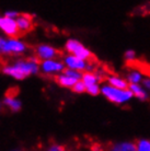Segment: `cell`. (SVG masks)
Returning <instances> with one entry per match:
<instances>
[{
  "mask_svg": "<svg viewBox=\"0 0 150 151\" xmlns=\"http://www.w3.org/2000/svg\"><path fill=\"white\" fill-rule=\"evenodd\" d=\"M40 63L41 60L34 55L26 59H18L11 65H4L2 72L14 79L22 80L31 75L38 73L40 71Z\"/></svg>",
  "mask_w": 150,
  "mask_h": 151,
  "instance_id": "cell-1",
  "label": "cell"
},
{
  "mask_svg": "<svg viewBox=\"0 0 150 151\" xmlns=\"http://www.w3.org/2000/svg\"><path fill=\"white\" fill-rule=\"evenodd\" d=\"M101 93L109 101L115 104H123L133 98V93L129 89H117L110 84H105L101 88Z\"/></svg>",
  "mask_w": 150,
  "mask_h": 151,
  "instance_id": "cell-2",
  "label": "cell"
},
{
  "mask_svg": "<svg viewBox=\"0 0 150 151\" xmlns=\"http://www.w3.org/2000/svg\"><path fill=\"white\" fill-rule=\"evenodd\" d=\"M65 49L67 50L68 54L75 55V56L79 57L86 61H91L94 59L93 55L90 50L87 47H84L82 43H80L78 40H75V38H70L66 42Z\"/></svg>",
  "mask_w": 150,
  "mask_h": 151,
  "instance_id": "cell-3",
  "label": "cell"
},
{
  "mask_svg": "<svg viewBox=\"0 0 150 151\" xmlns=\"http://www.w3.org/2000/svg\"><path fill=\"white\" fill-rule=\"evenodd\" d=\"M27 46L19 37H8L4 43L2 54L4 55H21L25 53Z\"/></svg>",
  "mask_w": 150,
  "mask_h": 151,
  "instance_id": "cell-4",
  "label": "cell"
},
{
  "mask_svg": "<svg viewBox=\"0 0 150 151\" xmlns=\"http://www.w3.org/2000/svg\"><path fill=\"white\" fill-rule=\"evenodd\" d=\"M65 69V65L63 61L55 59H46V60H42L40 63V70L43 73L49 76L58 75L60 72H63Z\"/></svg>",
  "mask_w": 150,
  "mask_h": 151,
  "instance_id": "cell-5",
  "label": "cell"
},
{
  "mask_svg": "<svg viewBox=\"0 0 150 151\" xmlns=\"http://www.w3.org/2000/svg\"><path fill=\"white\" fill-rule=\"evenodd\" d=\"M0 31L8 37H18L20 35L15 19L8 18L6 15H0Z\"/></svg>",
  "mask_w": 150,
  "mask_h": 151,
  "instance_id": "cell-6",
  "label": "cell"
},
{
  "mask_svg": "<svg viewBox=\"0 0 150 151\" xmlns=\"http://www.w3.org/2000/svg\"><path fill=\"white\" fill-rule=\"evenodd\" d=\"M60 53L55 47H53L47 44H40L35 47V56L40 60H46V59H55L59 57Z\"/></svg>",
  "mask_w": 150,
  "mask_h": 151,
  "instance_id": "cell-7",
  "label": "cell"
},
{
  "mask_svg": "<svg viewBox=\"0 0 150 151\" xmlns=\"http://www.w3.org/2000/svg\"><path fill=\"white\" fill-rule=\"evenodd\" d=\"M15 23H17L20 35L29 33L34 27L33 15L29 13H19V15L15 18Z\"/></svg>",
  "mask_w": 150,
  "mask_h": 151,
  "instance_id": "cell-8",
  "label": "cell"
},
{
  "mask_svg": "<svg viewBox=\"0 0 150 151\" xmlns=\"http://www.w3.org/2000/svg\"><path fill=\"white\" fill-rule=\"evenodd\" d=\"M64 65L65 67L70 69H75V70H78V71H84L87 69V64L88 61L83 60L81 58L75 56V55H71V54H68L64 57Z\"/></svg>",
  "mask_w": 150,
  "mask_h": 151,
  "instance_id": "cell-9",
  "label": "cell"
},
{
  "mask_svg": "<svg viewBox=\"0 0 150 151\" xmlns=\"http://www.w3.org/2000/svg\"><path fill=\"white\" fill-rule=\"evenodd\" d=\"M17 94H18V90L17 89H11V90L8 91L7 95L4 98V104L13 112H17V111H19L21 109V102L18 100Z\"/></svg>",
  "mask_w": 150,
  "mask_h": 151,
  "instance_id": "cell-10",
  "label": "cell"
},
{
  "mask_svg": "<svg viewBox=\"0 0 150 151\" xmlns=\"http://www.w3.org/2000/svg\"><path fill=\"white\" fill-rule=\"evenodd\" d=\"M128 89L133 93V96H136V98H138L141 101H147L148 100V93L144 89L143 86H140L139 83H129Z\"/></svg>",
  "mask_w": 150,
  "mask_h": 151,
  "instance_id": "cell-11",
  "label": "cell"
},
{
  "mask_svg": "<svg viewBox=\"0 0 150 151\" xmlns=\"http://www.w3.org/2000/svg\"><path fill=\"white\" fill-rule=\"evenodd\" d=\"M55 81L59 84L60 87L71 88L78 80L74 79V78H71V77H69V76L65 75V73H63V72H60V73H58V75H55Z\"/></svg>",
  "mask_w": 150,
  "mask_h": 151,
  "instance_id": "cell-12",
  "label": "cell"
},
{
  "mask_svg": "<svg viewBox=\"0 0 150 151\" xmlns=\"http://www.w3.org/2000/svg\"><path fill=\"white\" fill-rule=\"evenodd\" d=\"M107 82H109L110 86H112L114 88H117V89H128V86L129 83L127 82V80L123 79L120 77H117V76H109L107 78Z\"/></svg>",
  "mask_w": 150,
  "mask_h": 151,
  "instance_id": "cell-13",
  "label": "cell"
},
{
  "mask_svg": "<svg viewBox=\"0 0 150 151\" xmlns=\"http://www.w3.org/2000/svg\"><path fill=\"white\" fill-rule=\"evenodd\" d=\"M107 151H136V144L134 142H117L110 146Z\"/></svg>",
  "mask_w": 150,
  "mask_h": 151,
  "instance_id": "cell-14",
  "label": "cell"
},
{
  "mask_svg": "<svg viewBox=\"0 0 150 151\" xmlns=\"http://www.w3.org/2000/svg\"><path fill=\"white\" fill-rule=\"evenodd\" d=\"M81 80L82 82L87 86H91V84H94V83H99L101 82V80L99 78V76L93 71H86L81 75Z\"/></svg>",
  "mask_w": 150,
  "mask_h": 151,
  "instance_id": "cell-15",
  "label": "cell"
},
{
  "mask_svg": "<svg viewBox=\"0 0 150 151\" xmlns=\"http://www.w3.org/2000/svg\"><path fill=\"white\" fill-rule=\"evenodd\" d=\"M141 80H143V73L138 69L131 70L127 75V82L129 83H140Z\"/></svg>",
  "mask_w": 150,
  "mask_h": 151,
  "instance_id": "cell-16",
  "label": "cell"
},
{
  "mask_svg": "<svg viewBox=\"0 0 150 151\" xmlns=\"http://www.w3.org/2000/svg\"><path fill=\"white\" fill-rule=\"evenodd\" d=\"M136 151H150V140L141 139L136 142Z\"/></svg>",
  "mask_w": 150,
  "mask_h": 151,
  "instance_id": "cell-17",
  "label": "cell"
},
{
  "mask_svg": "<svg viewBox=\"0 0 150 151\" xmlns=\"http://www.w3.org/2000/svg\"><path fill=\"white\" fill-rule=\"evenodd\" d=\"M63 73L69 76V77H71V78H74V79H76V80L81 79V75H82V72H81V71L75 70V69L67 68V67H65V69L63 70Z\"/></svg>",
  "mask_w": 150,
  "mask_h": 151,
  "instance_id": "cell-18",
  "label": "cell"
},
{
  "mask_svg": "<svg viewBox=\"0 0 150 151\" xmlns=\"http://www.w3.org/2000/svg\"><path fill=\"white\" fill-rule=\"evenodd\" d=\"M86 92H88L90 95H98L101 93V88L99 86V83H94V84H91V86H87L86 87Z\"/></svg>",
  "mask_w": 150,
  "mask_h": 151,
  "instance_id": "cell-19",
  "label": "cell"
},
{
  "mask_svg": "<svg viewBox=\"0 0 150 151\" xmlns=\"http://www.w3.org/2000/svg\"><path fill=\"white\" fill-rule=\"evenodd\" d=\"M71 89L75 93H79V94H80V93L86 92V84L82 82V80L80 79V80H78L74 86H72Z\"/></svg>",
  "mask_w": 150,
  "mask_h": 151,
  "instance_id": "cell-20",
  "label": "cell"
},
{
  "mask_svg": "<svg viewBox=\"0 0 150 151\" xmlns=\"http://www.w3.org/2000/svg\"><path fill=\"white\" fill-rule=\"evenodd\" d=\"M124 58L125 60L128 61V63H131V61H134L136 59V53L135 50H133V49H127L124 54Z\"/></svg>",
  "mask_w": 150,
  "mask_h": 151,
  "instance_id": "cell-21",
  "label": "cell"
},
{
  "mask_svg": "<svg viewBox=\"0 0 150 151\" xmlns=\"http://www.w3.org/2000/svg\"><path fill=\"white\" fill-rule=\"evenodd\" d=\"M46 151H68V150H67V148L64 147V146H61V145L53 144L47 148Z\"/></svg>",
  "mask_w": 150,
  "mask_h": 151,
  "instance_id": "cell-22",
  "label": "cell"
},
{
  "mask_svg": "<svg viewBox=\"0 0 150 151\" xmlns=\"http://www.w3.org/2000/svg\"><path fill=\"white\" fill-rule=\"evenodd\" d=\"M141 83H143V87L145 90L150 91V77H147V78H143L141 80Z\"/></svg>",
  "mask_w": 150,
  "mask_h": 151,
  "instance_id": "cell-23",
  "label": "cell"
},
{
  "mask_svg": "<svg viewBox=\"0 0 150 151\" xmlns=\"http://www.w3.org/2000/svg\"><path fill=\"white\" fill-rule=\"evenodd\" d=\"M4 15L8 17V18H11V19H15V18L19 15V12L14 11V10H9V11L4 12Z\"/></svg>",
  "mask_w": 150,
  "mask_h": 151,
  "instance_id": "cell-24",
  "label": "cell"
},
{
  "mask_svg": "<svg viewBox=\"0 0 150 151\" xmlns=\"http://www.w3.org/2000/svg\"><path fill=\"white\" fill-rule=\"evenodd\" d=\"M90 151H104V148L102 147L101 145L94 144L90 147Z\"/></svg>",
  "mask_w": 150,
  "mask_h": 151,
  "instance_id": "cell-25",
  "label": "cell"
},
{
  "mask_svg": "<svg viewBox=\"0 0 150 151\" xmlns=\"http://www.w3.org/2000/svg\"><path fill=\"white\" fill-rule=\"evenodd\" d=\"M6 40H7L6 37H4V36H0V54H2V49H4Z\"/></svg>",
  "mask_w": 150,
  "mask_h": 151,
  "instance_id": "cell-26",
  "label": "cell"
},
{
  "mask_svg": "<svg viewBox=\"0 0 150 151\" xmlns=\"http://www.w3.org/2000/svg\"><path fill=\"white\" fill-rule=\"evenodd\" d=\"M13 151H20V150H13Z\"/></svg>",
  "mask_w": 150,
  "mask_h": 151,
  "instance_id": "cell-27",
  "label": "cell"
}]
</instances>
